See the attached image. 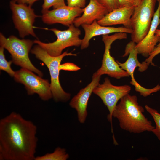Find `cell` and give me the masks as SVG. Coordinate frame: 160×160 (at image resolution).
Instances as JSON below:
<instances>
[{"instance_id":"1","label":"cell","mask_w":160,"mask_h":160,"mask_svg":"<svg viewBox=\"0 0 160 160\" xmlns=\"http://www.w3.org/2000/svg\"><path fill=\"white\" fill-rule=\"evenodd\" d=\"M37 129L32 121L15 112L1 119L0 160H34Z\"/></svg>"},{"instance_id":"2","label":"cell","mask_w":160,"mask_h":160,"mask_svg":"<svg viewBox=\"0 0 160 160\" xmlns=\"http://www.w3.org/2000/svg\"><path fill=\"white\" fill-rule=\"evenodd\" d=\"M143 108L139 105L137 97L128 94L122 97L113 113L121 128L130 133L139 134L151 132L155 127L143 113Z\"/></svg>"},{"instance_id":"3","label":"cell","mask_w":160,"mask_h":160,"mask_svg":"<svg viewBox=\"0 0 160 160\" xmlns=\"http://www.w3.org/2000/svg\"><path fill=\"white\" fill-rule=\"evenodd\" d=\"M31 52L37 58L43 62L49 69L51 78V89L54 100L56 102H66L68 100L71 95L64 91L59 81V67L65 57L76 56V54L66 51L59 56H52L37 44L31 49Z\"/></svg>"},{"instance_id":"4","label":"cell","mask_w":160,"mask_h":160,"mask_svg":"<svg viewBox=\"0 0 160 160\" xmlns=\"http://www.w3.org/2000/svg\"><path fill=\"white\" fill-rule=\"evenodd\" d=\"M34 43V41L29 39H20L13 35L7 38L1 33L0 34V46L11 54L12 63L42 77V72L33 64L29 57V53Z\"/></svg>"},{"instance_id":"5","label":"cell","mask_w":160,"mask_h":160,"mask_svg":"<svg viewBox=\"0 0 160 160\" xmlns=\"http://www.w3.org/2000/svg\"><path fill=\"white\" fill-rule=\"evenodd\" d=\"M157 0H142L135 7L131 18L132 41L138 44L145 37L150 28L155 13Z\"/></svg>"},{"instance_id":"6","label":"cell","mask_w":160,"mask_h":160,"mask_svg":"<svg viewBox=\"0 0 160 160\" xmlns=\"http://www.w3.org/2000/svg\"><path fill=\"white\" fill-rule=\"evenodd\" d=\"M66 30L61 31L55 28L47 29L52 31L57 37L56 41L51 43H45L38 40L34 41V43L40 46L50 55L58 56L61 55L63 49L72 47L81 46L82 39L79 36L81 31L73 24Z\"/></svg>"},{"instance_id":"7","label":"cell","mask_w":160,"mask_h":160,"mask_svg":"<svg viewBox=\"0 0 160 160\" xmlns=\"http://www.w3.org/2000/svg\"><path fill=\"white\" fill-rule=\"evenodd\" d=\"M131 87L127 85L116 86L112 84L109 79L106 77L102 84H99L94 89L93 93L101 99L109 112L107 118L111 124V130L113 139L115 138L112 127V115L118 101L124 96L129 94Z\"/></svg>"},{"instance_id":"8","label":"cell","mask_w":160,"mask_h":160,"mask_svg":"<svg viewBox=\"0 0 160 160\" xmlns=\"http://www.w3.org/2000/svg\"><path fill=\"white\" fill-rule=\"evenodd\" d=\"M33 72L22 68L15 71L14 80L25 86L29 95L37 94L44 101H47L52 98L50 83L48 80L42 78Z\"/></svg>"},{"instance_id":"9","label":"cell","mask_w":160,"mask_h":160,"mask_svg":"<svg viewBox=\"0 0 160 160\" xmlns=\"http://www.w3.org/2000/svg\"><path fill=\"white\" fill-rule=\"evenodd\" d=\"M126 34L124 33H117L114 34L102 36V40L105 46L101 67L96 72V73L101 76L107 74L110 76L117 79L129 76L128 73L122 69L110 53L111 45L118 39H125Z\"/></svg>"},{"instance_id":"10","label":"cell","mask_w":160,"mask_h":160,"mask_svg":"<svg viewBox=\"0 0 160 160\" xmlns=\"http://www.w3.org/2000/svg\"><path fill=\"white\" fill-rule=\"evenodd\" d=\"M10 6L12 12V18L15 28L18 31L20 36L24 38L31 35L37 38L33 29L36 15L31 6L26 4L18 3L16 0H12Z\"/></svg>"},{"instance_id":"11","label":"cell","mask_w":160,"mask_h":160,"mask_svg":"<svg viewBox=\"0 0 160 160\" xmlns=\"http://www.w3.org/2000/svg\"><path fill=\"white\" fill-rule=\"evenodd\" d=\"M136 44L132 41L128 43L126 46L124 53L123 55L124 57L129 55L128 59L123 63L117 60L116 61L120 67L126 71L131 77L132 80L130 83L134 86L135 90L143 95L147 92V89L142 86L136 81L134 76V73L137 67H138L139 71L143 72L147 69L148 65L145 61L142 63L139 61L137 57L138 53L135 48Z\"/></svg>"},{"instance_id":"12","label":"cell","mask_w":160,"mask_h":160,"mask_svg":"<svg viewBox=\"0 0 160 160\" xmlns=\"http://www.w3.org/2000/svg\"><path fill=\"white\" fill-rule=\"evenodd\" d=\"M100 76L94 73L91 81L86 87L81 89L71 99L70 106L76 110L78 120L81 124L84 123L87 116V107L88 100L93 90L99 84Z\"/></svg>"},{"instance_id":"13","label":"cell","mask_w":160,"mask_h":160,"mask_svg":"<svg viewBox=\"0 0 160 160\" xmlns=\"http://www.w3.org/2000/svg\"><path fill=\"white\" fill-rule=\"evenodd\" d=\"M83 12L82 8L65 5L42 12L41 19L44 23L47 24L59 23L69 27Z\"/></svg>"},{"instance_id":"14","label":"cell","mask_w":160,"mask_h":160,"mask_svg":"<svg viewBox=\"0 0 160 160\" xmlns=\"http://www.w3.org/2000/svg\"><path fill=\"white\" fill-rule=\"evenodd\" d=\"M160 24V1H159L149 31L143 39L136 45L135 48L138 54L148 57L153 51L160 38V37L156 36L155 34L157 27Z\"/></svg>"},{"instance_id":"15","label":"cell","mask_w":160,"mask_h":160,"mask_svg":"<svg viewBox=\"0 0 160 160\" xmlns=\"http://www.w3.org/2000/svg\"><path fill=\"white\" fill-rule=\"evenodd\" d=\"M81 26L85 33L84 36L82 39L80 46L81 49L88 47L89 45L90 40L96 36L119 32L131 34L133 32L132 29L124 27H114L102 26L98 23L97 20L94 21L90 24H83Z\"/></svg>"},{"instance_id":"16","label":"cell","mask_w":160,"mask_h":160,"mask_svg":"<svg viewBox=\"0 0 160 160\" xmlns=\"http://www.w3.org/2000/svg\"><path fill=\"white\" fill-rule=\"evenodd\" d=\"M135 7L129 6L119 7L109 12L97 22L103 26L122 24L126 28L132 29L131 18Z\"/></svg>"},{"instance_id":"17","label":"cell","mask_w":160,"mask_h":160,"mask_svg":"<svg viewBox=\"0 0 160 160\" xmlns=\"http://www.w3.org/2000/svg\"><path fill=\"white\" fill-rule=\"evenodd\" d=\"M82 9V15L76 18L73 22V24L77 27L100 20L109 12L107 9L97 0H89L88 4Z\"/></svg>"},{"instance_id":"18","label":"cell","mask_w":160,"mask_h":160,"mask_svg":"<svg viewBox=\"0 0 160 160\" xmlns=\"http://www.w3.org/2000/svg\"><path fill=\"white\" fill-rule=\"evenodd\" d=\"M69 158V155L65 149L57 147L53 152L35 157L34 160H66Z\"/></svg>"},{"instance_id":"19","label":"cell","mask_w":160,"mask_h":160,"mask_svg":"<svg viewBox=\"0 0 160 160\" xmlns=\"http://www.w3.org/2000/svg\"><path fill=\"white\" fill-rule=\"evenodd\" d=\"M146 111L151 115L155 122L156 126L152 132L160 141V113L156 110L147 105L145 106Z\"/></svg>"},{"instance_id":"20","label":"cell","mask_w":160,"mask_h":160,"mask_svg":"<svg viewBox=\"0 0 160 160\" xmlns=\"http://www.w3.org/2000/svg\"><path fill=\"white\" fill-rule=\"evenodd\" d=\"M4 48L1 46L0 47V69L7 73L9 76L14 77L15 71L11 68L12 60L7 61L5 58L4 53Z\"/></svg>"},{"instance_id":"21","label":"cell","mask_w":160,"mask_h":160,"mask_svg":"<svg viewBox=\"0 0 160 160\" xmlns=\"http://www.w3.org/2000/svg\"><path fill=\"white\" fill-rule=\"evenodd\" d=\"M65 5L64 0H44L41 12L49 10L51 7H53L54 9H55Z\"/></svg>"},{"instance_id":"22","label":"cell","mask_w":160,"mask_h":160,"mask_svg":"<svg viewBox=\"0 0 160 160\" xmlns=\"http://www.w3.org/2000/svg\"><path fill=\"white\" fill-rule=\"evenodd\" d=\"M101 4L105 7L109 12L119 7L118 0H97Z\"/></svg>"},{"instance_id":"23","label":"cell","mask_w":160,"mask_h":160,"mask_svg":"<svg viewBox=\"0 0 160 160\" xmlns=\"http://www.w3.org/2000/svg\"><path fill=\"white\" fill-rule=\"evenodd\" d=\"M159 42V44L156 46L153 51L145 61L148 65L150 64L153 66L155 65L152 61L154 58L160 53V38Z\"/></svg>"},{"instance_id":"24","label":"cell","mask_w":160,"mask_h":160,"mask_svg":"<svg viewBox=\"0 0 160 160\" xmlns=\"http://www.w3.org/2000/svg\"><path fill=\"white\" fill-rule=\"evenodd\" d=\"M119 7L125 6L136 7L141 3L142 0H118Z\"/></svg>"},{"instance_id":"25","label":"cell","mask_w":160,"mask_h":160,"mask_svg":"<svg viewBox=\"0 0 160 160\" xmlns=\"http://www.w3.org/2000/svg\"><path fill=\"white\" fill-rule=\"evenodd\" d=\"M86 0H67L68 6L82 8L85 7Z\"/></svg>"},{"instance_id":"26","label":"cell","mask_w":160,"mask_h":160,"mask_svg":"<svg viewBox=\"0 0 160 160\" xmlns=\"http://www.w3.org/2000/svg\"><path fill=\"white\" fill-rule=\"evenodd\" d=\"M18 3L26 4L31 6L36 1L39 0H16Z\"/></svg>"},{"instance_id":"27","label":"cell","mask_w":160,"mask_h":160,"mask_svg":"<svg viewBox=\"0 0 160 160\" xmlns=\"http://www.w3.org/2000/svg\"><path fill=\"white\" fill-rule=\"evenodd\" d=\"M156 35L160 37V29H157L155 32Z\"/></svg>"},{"instance_id":"28","label":"cell","mask_w":160,"mask_h":160,"mask_svg":"<svg viewBox=\"0 0 160 160\" xmlns=\"http://www.w3.org/2000/svg\"><path fill=\"white\" fill-rule=\"evenodd\" d=\"M157 1L158 2L160 1V0H157Z\"/></svg>"}]
</instances>
